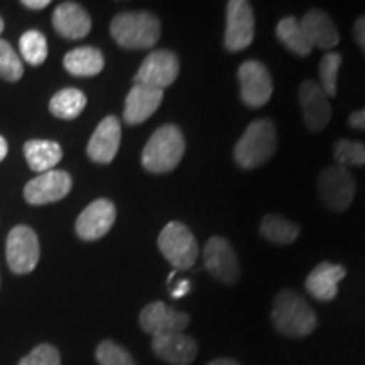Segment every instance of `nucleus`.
Wrapping results in <instances>:
<instances>
[{"label": "nucleus", "mask_w": 365, "mask_h": 365, "mask_svg": "<svg viewBox=\"0 0 365 365\" xmlns=\"http://www.w3.org/2000/svg\"><path fill=\"white\" fill-rule=\"evenodd\" d=\"M272 323L286 336H308L318 325L317 314L298 293L282 289L272 304Z\"/></svg>", "instance_id": "nucleus-1"}, {"label": "nucleus", "mask_w": 365, "mask_h": 365, "mask_svg": "<svg viewBox=\"0 0 365 365\" xmlns=\"http://www.w3.org/2000/svg\"><path fill=\"white\" fill-rule=\"evenodd\" d=\"M185 135L178 125L166 124L156 129L143 150V166L154 175L176 170L185 156Z\"/></svg>", "instance_id": "nucleus-2"}, {"label": "nucleus", "mask_w": 365, "mask_h": 365, "mask_svg": "<svg viewBox=\"0 0 365 365\" xmlns=\"http://www.w3.org/2000/svg\"><path fill=\"white\" fill-rule=\"evenodd\" d=\"M110 34L125 49H149L161 38V22L150 12H122L112 19Z\"/></svg>", "instance_id": "nucleus-3"}, {"label": "nucleus", "mask_w": 365, "mask_h": 365, "mask_svg": "<svg viewBox=\"0 0 365 365\" xmlns=\"http://www.w3.org/2000/svg\"><path fill=\"white\" fill-rule=\"evenodd\" d=\"M277 148L276 127L269 118L254 120L234 149V159L242 170L262 166L274 156Z\"/></svg>", "instance_id": "nucleus-4"}, {"label": "nucleus", "mask_w": 365, "mask_h": 365, "mask_svg": "<svg viewBox=\"0 0 365 365\" xmlns=\"http://www.w3.org/2000/svg\"><path fill=\"white\" fill-rule=\"evenodd\" d=\"M158 247L164 259L173 264L178 271L193 267L200 254L195 235L181 222H170L163 228L158 239Z\"/></svg>", "instance_id": "nucleus-5"}, {"label": "nucleus", "mask_w": 365, "mask_h": 365, "mask_svg": "<svg viewBox=\"0 0 365 365\" xmlns=\"http://www.w3.org/2000/svg\"><path fill=\"white\" fill-rule=\"evenodd\" d=\"M355 180L346 168L328 166L318 176V193L323 205L331 212H345L354 202Z\"/></svg>", "instance_id": "nucleus-6"}, {"label": "nucleus", "mask_w": 365, "mask_h": 365, "mask_svg": "<svg viewBox=\"0 0 365 365\" xmlns=\"http://www.w3.org/2000/svg\"><path fill=\"white\" fill-rule=\"evenodd\" d=\"M39 240L31 227L17 225L9 232L6 242V257L11 271L27 274L34 271L39 261Z\"/></svg>", "instance_id": "nucleus-7"}, {"label": "nucleus", "mask_w": 365, "mask_h": 365, "mask_svg": "<svg viewBox=\"0 0 365 365\" xmlns=\"http://www.w3.org/2000/svg\"><path fill=\"white\" fill-rule=\"evenodd\" d=\"M255 19L252 7L245 0H230L227 4V24L223 44L228 53H239L254 41Z\"/></svg>", "instance_id": "nucleus-8"}, {"label": "nucleus", "mask_w": 365, "mask_h": 365, "mask_svg": "<svg viewBox=\"0 0 365 365\" xmlns=\"http://www.w3.org/2000/svg\"><path fill=\"white\" fill-rule=\"evenodd\" d=\"M180 75V59L173 51L158 49L148 54L135 75V85L163 90L173 85Z\"/></svg>", "instance_id": "nucleus-9"}, {"label": "nucleus", "mask_w": 365, "mask_h": 365, "mask_svg": "<svg viewBox=\"0 0 365 365\" xmlns=\"http://www.w3.org/2000/svg\"><path fill=\"white\" fill-rule=\"evenodd\" d=\"M203 261L207 271L223 284H235L240 277V262L234 247L225 237L215 235L203 249Z\"/></svg>", "instance_id": "nucleus-10"}, {"label": "nucleus", "mask_w": 365, "mask_h": 365, "mask_svg": "<svg viewBox=\"0 0 365 365\" xmlns=\"http://www.w3.org/2000/svg\"><path fill=\"white\" fill-rule=\"evenodd\" d=\"M239 83L242 102L252 108L264 107L272 95V78L261 61L249 59L239 68Z\"/></svg>", "instance_id": "nucleus-11"}, {"label": "nucleus", "mask_w": 365, "mask_h": 365, "mask_svg": "<svg viewBox=\"0 0 365 365\" xmlns=\"http://www.w3.org/2000/svg\"><path fill=\"white\" fill-rule=\"evenodd\" d=\"M140 328L149 335L159 336L168 333H182L190 325V314L168 307L163 301L149 303L139 314Z\"/></svg>", "instance_id": "nucleus-12"}, {"label": "nucleus", "mask_w": 365, "mask_h": 365, "mask_svg": "<svg viewBox=\"0 0 365 365\" xmlns=\"http://www.w3.org/2000/svg\"><path fill=\"white\" fill-rule=\"evenodd\" d=\"M71 185V176L66 171L51 170L27 182L24 188V198L31 205L59 202L70 193Z\"/></svg>", "instance_id": "nucleus-13"}, {"label": "nucleus", "mask_w": 365, "mask_h": 365, "mask_svg": "<svg viewBox=\"0 0 365 365\" xmlns=\"http://www.w3.org/2000/svg\"><path fill=\"white\" fill-rule=\"evenodd\" d=\"M117 217L115 205L108 200L100 198L90 203L76 220V234L83 240H98L108 234Z\"/></svg>", "instance_id": "nucleus-14"}, {"label": "nucleus", "mask_w": 365, "mask_h": 365, "mask_svg": "<svg viewBox=\"0 0 365 365\" xmlns=\"http://www.w3.org/2000/svg\"><path fill=\"white\" fill-rule=\"evenodd\" d=\"M299 103L308 130L322 132L325 129L331 118V107L319 83H314L313 80L303 81L299 86Z\"/></svg>", "instance_id": "nucleus-15"}, {"label": "nucleus", "mask_w": 365, "mask_h": 365, "mask_svg": "<svg viewBox=\"0 0 365 365\" xmlns=\"http://www.w3.org/2000/svg\"><path fill=\"white\" fill-rule=\"evenodd\" d=\"M122 129L117 117L108 115L100 122L93 135L90 137V143L86 145V154L91 161L98 164H108L117 156V150L120 148Z\"/></svg>", "instance_id": "nucleus-16"}, {"label": "nucleus", "mask_w": 365, "mask_h": 365, "mask_svg": "<svg viewBox=\"0 0 365 365\" xmlns=\"http://www.w3.org/2000/svg\"><path fill=\"white\" fill-rule=\"evenodd\" d=\"M153 352L171 365H190L198 354V345L185 333H168L153 339Z\"/></svg>", "instance_id": "nucleus-17"}, {"label": "nucleus", "mask_w": 365, "mask_h": 365, "mask_svg": "<svg viewBox=\"0 0 365 365\" xmlns=\"http://www.w3.org/2000/svg\"><path fill=\"white\" fill-rule=\"evenodd\" d=\"M164 91L149 88L144 85H134L125 98L124 120L129 125H139L158 110L163 102Z\"/></svg>", "instance_id": "nucleus-18"}, {"label": "nucleus", "mask_w": 365, "mask_h": 365, "mask_svg": "<svg viewBox=\"0 0 365 365\" xmlns=\"http://www.w3.org/2000/svg\"><path fill=\"white\" fill-rule=\"evenodd\" d=\"M53 26L63 38L76 41L85 38L91 29V19L88 12L80 4L63 2L54 9Z\"/></svg>", "instance_id": "nucleus-19"}, {"label": "nucleus", "mask_w": 365, "mask_h": 365, "mask_svg": "<svg viewBox=\"0 0 365 365\" xmlns=\"http://www.w3.org/2000/svg\"><path fill=\"white\" fill-rule=\"evenodd\" d=\"M345 267L339 264L322 262L307 277L308 293L319 301L335 299L339 293V282L345 277Z\"/></svg>", "instance_id": "nucleus-20"}, {"label": "nucleus", "mask_w": 365, "mask_h": 365, "mask_svg": "<svg viewBox=\"0 0 365 365\" xmlns=\"http://www.w3.org/2000/svg\"><path fill=\"white\" fill-rule=\"evenodd\" d=\"M301 27H303L304 34L309 39L313 48L319 49H331L339 44L340 34L336 26L328 17V14L323 11H309L307 16L301 19Z\"/></svg>", "instance_id": "nucleus-21"}, {"label": "nucleus", "mask_w": 365, "mask_h": 365, "mask_svg": "<svg viewBox=\"0 0 365 365\" xmlns=\"http://www.w3.org/2000/svg\"><path fill=\"white\" fill-rule=\"evenodd\" d=\"M24 156L31 170L43 175L61 161L63 149L53 140H29L24 144Z\"/></svg>", "instance_id": "nucleus-22"}, {"label": "nucleus", "mask_w": 365, "mask_h": 365, "mask_svg": "<svg viewBox=\"0 0 365 365\" xmlns=\"http://www.w3.org/2000/svg\"><path fill=\"white\" fill-rule=\"evenodd\" d=\"M63 65L73 76H95L103 70L105 59L97 48L81 46L66 54Z\"/></svg>", "instance_id": "nucleus-23"}, {"label": "nucleus", "mask_w": 365, "mask_h": 365, "mask_svg": "<svg viewBox=\"0 0 365 365\" xmlns=\"http://www.w3.org/2000/svg\"><path fill=\"white\" fill-rule=\"evenodd\" d=\"M276 36L282 46L289 49L291 53H294L296 56L304 58L313 51L312 43H309L303 27H301V22L296 17H284V19H281L276 27Z\"/></svg>", "instance_id": "nucleus-24"}, {"label": "nucleus", "mask_w": 365, "mask_h": 365, "mask_svg": "<svg viewBox=\"0 0 365 365\" xmlns=\"http://www.w3.org/2000/svg\"><path fill=\"white\" fill-rule=\"evenodd\" d=\"M86 107L85 93L78 88H63L49 102V110L54 117L63 120L76 118Z\"/></svg>", "instance_id": "nucleus-25"}, {"label": "nucleus", "mask_w": 365, "mask_h": 365, "mask_svg": "<svg viewBox=\"0 0 365 365\" xmlns=\"http://www.w3.org/2000/svg\"><path fill=\"white\" fill-rule=\"evenodd\" d=\"M261 235L272 244H293L299 235V227L294 222L279 215H266L261 222Z\"/></svg>", "instance_id": "nucleus-26"}, {"label": "nucleus", "mask_w": 365, "mask_h": 365, "mask_svg": "<svg viewBox=\"0 0 365 365\" xmlns=\"http://www.w3.org/2000/svg\"><path fill=\"white\" fill-rule=\"evenodd\" d=\"M19 49L22 58L33 66L43 65L48 58V43H46L44 34L39 31L33 29L22 34L19 39Z\"/></svg>", "instance_id": "nucleus-27"}, {"label": "nucleus", "mask_w": 365, "mask_h": 365, "mask_svg": "<svg viewBox=\"0 0 365 365\" xmlns=\"http://www.w3.org/2000/svg\"><path fill=\"white\" fill-rule=\"evenodd\" d=\"M333 156L339 166H364L365 164V144L360 140L340 139L336 140Z\"/></svg>", "instance_id": "nucleus-28"}, {"label": "nucleus", "mask_w": 365, "mask_h": 365, "mask_svg": "<svg viewBox=\"0 0 365 365\" xmlns=\"http://www.w3.org/2000/svg\"><path fill=\"white\" fill-rule=\"evenodd\" d=\"M341 65V56L339 53L328 51L319 63V86L328 97L336 95V78Z\"/></svg>", "instance_id": "nucleus-29"}, {"label": "nucleus", "mask_w": 365, "mask_h": 365, "mask_svg": "<svg viewBox=\"0 0 365 365\" xmlns=\"http://www.w3.org/2000/svg\"><path fill=\"white\" fill-rule=\"evenodd\" d=\"M22 73H24V66H22L21 58L7 41L0 39V78L17 81L21 80Z\"/></svg>", "instance_id": "nucleus-30"}, {"label": "nucleus", "mask_w": 365, "mask_h": 365, "mask_svg": "<svg viewBox=\"0 0 365 365\" xmlns=\"http://www.w3.org/2000/svg\"><path fill=\"white\" fill-rule=\"evenodd\" d=\"M98 365H137L132 355L115 341L105 340L97 346Z\"/></svg>", "instance_id": "nucleus-31"}, {"label": "nucleus", "mask_w": 365, "mask_h": 365, "mask_svg": "<svg viewBox=\"0 0 365 365\" xmlns=\"http://www.w3.org/2000/svg\"><path fill=\"white\" fill-rule=\"evenodd\" d=\"M19 365H61V357L56 346L41 344L29 355H26Z\"/></svg>", "instance_id": "nucleus-32"}, {"label": "nucleus", "mask_w": 365, "mask_h": 365, "mask_svg": "<svg viewBox=\"0 0 365 365\" xmlns=\"http://www.w3.org/2000/svg\"><path fill=\"white\" fill-rule=\"evenodd\" d=\"M354 36H355V41H357V44L365 53V16H362L357 22H355Z\"/></svg>", "instance_id": "nucleus-33"}, {"label": "nucleus", "mask_w": 365, "mask_h": 365, "mask_svg": "<svg viewBox=\"0 0 365 365\" xmlns=\"http://www.w3.org/2000/svg\"><path fill=\"white\" fill-rule=\"evenodd\" d=\"M349 124L352 125L354 129L365 130V108H362V110L354 112L352 115L349 117Z\"/></svg>", "instance_id": "nucleus-34"}, {"label": "nucleus", "mask_w": 365, "mask_h": 365, "mask_svg": "<svg viewBox=\"0 0 365 365\" xmlns=\"http://www.w3.org/2000/svg\"><path fill=\"white\" fill-rule=\"evenodd\" d=\"M190 289H191V282H190V281H186V279H182V281L178 282L175 289L171 291V296H173V298H175V299H178V298H182V296H185L186 293H188Z\"/></svg>", "instance_id": "nucleus-35"}, {"label": "nucleus", "mask_w": 365, "mask_h": 365, "mask_svg": "<svg viewBox=\"0 0 365 365\" xmlns=\"http://www.w3.org/2000/svg\"><path fill=\"white\" fill-rule=\"evenodd\" d=\"M49 0H22V6L27 9H33V11H41V9L49 6Z\"/></svg>", "instance_id": "nucleus-36"}, {"label": "nucleus", "mask_w": 365, "mask_h": 365, "mask_svg": "<svg viewBox=\"0 0 365 365\" xmlns=\"http://www.w3.org/2000/svg\"><path fill=\"white\" fill-rule=\"evenodd\" d=\"M207 365H240V364L235 362V360H232V359H215Z\"/></svg>", "instance_id": "nucleus-37"}, {"label": "nucleus", "mask_w": 365, "mask_h": 365, "mask_svg": "<svg viewBox=\"0 0 365 365\" xmlns=\"http://www.w3.org/2000/svg\"><path fill=\"white\" fill-rule=\"evenodd\" d=\"M7 150H9V145H7V140L4 139L2 135H0V161H4L7 156Z\"/></svg>", "instance_id": "nucleus-38"}, {"label": "nucleus", "mask_w": 365, "mask_h": 365, "mask_svg": "<svg viewBox=\"0 0 365 365\" xmlns=\"http://www.w3.org/2000/svg\"><path fill=\"white\" fill-rule=\"evenodd\" d=\"M2 31H4V21L2 17H0V34H2Z\"/></svg>", "instance_id": "nucleus-39"}]
</instances>
